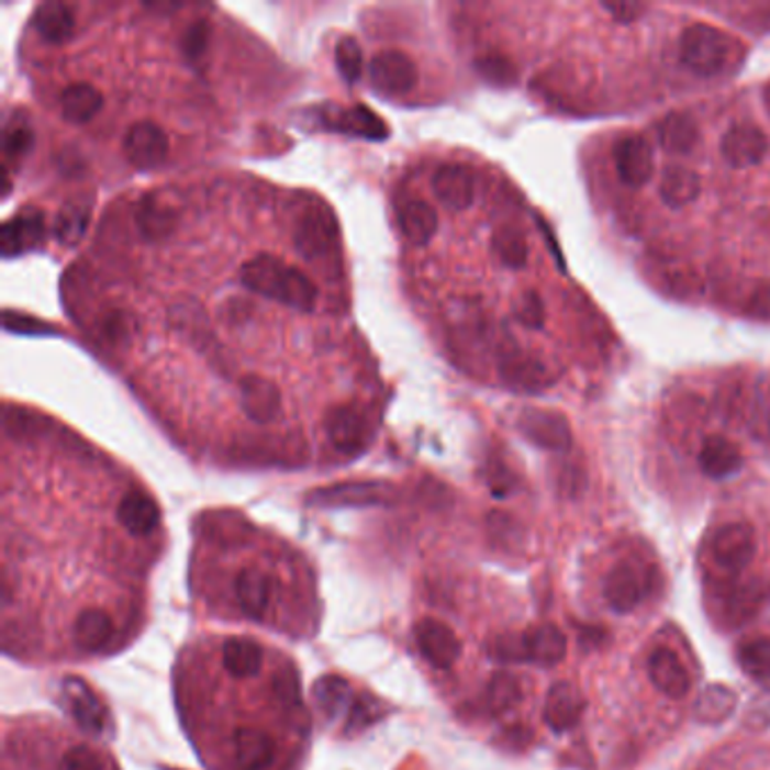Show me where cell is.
I'll return each mask as SVG.
<instances>
[{"instance_id":"obj_3","label":"cell","mask_w":770,"mask_h":770,"mask_svg":"<svg viewBox=\"0 0 770 770\" xmlns=\"http://www.w3.org/2000/svg\"><path fill=\"white\" fill-rule=\"evenodd\" d=\"M294 247L305 260H326L339 252V228L328 207L310 204L294 224Z\"/></svg>"},{"instance_id":"obj_28","label":"cell","mask_w":770,"mask_h":770,"mask_svg":"<svg viewBox=\"0 0 770 770\" xmlns=\"http://www.w3.org/2000/svg\"><path fill=\"white\" fill-rule=\"evenodd\" d=\"M701 190V177L687 166H669L660 179V199L673 211L694 204Z\"/></svg>"},{"instance_id":"obj_34","label":"cell","mask_w":770,"mask_h":770,"mask_svg":"<svg viewBox=\"0 0 770 770\" xmlns=\"http://www.w3.org/2000/svg\"><path fill=\"white\" fill-rule=\"evenodd\" d=\"M400 228L412 245L425 247L438 231V215L427 201L414 199L400 211Z\"/></svg>"},{"instance_id":"obj_38","label":"cell","mask_w":770,"mask_h":770,"mask_svg":"<svg viewBox=\"0 0 770 770\" xmlns=\"http://www.w3.org/2000/svg\"><path fill=\"white\" fill-rule=\"evenodd\" d=\"M737 660L748 676L770 680V637H750L741 641L737 648Z\"/></svg>"},{"instance_id":"obj_25","label":"cell","mask_w":770,"mask_h":770,"mask_svg":"<svg viewBox=\"0 0 770 770\" xmlns=\"http://www.w3.org/2000/svg\"><path fill=\"white\" fill-rule=\"evenodd\" d=\"M177 224H179L177 211L168 204V201L158 199L156 194L143 197V201L136 209V226L147 242H160L170 237Z\"/></svg>"},{"instance_id":"obj_19","label":"cell","mask_w":770,"mask_h":770,"mask_svg":"<svg viewBox=\"0 0 770 770\" xmlns=\"http://www.w3.org/2000/svg\"><path fill=\"white\" fill-rule=\"evenodd\" d=\"M585 701L579 694V689L570 682H556L545 701V723L554 733H570L583 716Z\"/></svg>"},{"instance_id":"obj_47","label":"cell","mask_w":770,"mask_h":770,"mask_svg":"<svg viewBox=\"0 0 770 770\" xmlns=\"http://www.w3.org/2000/svg\"><path fill=\"white\" fill-rule=\"evenodd\" d=\"M491 654L502 660V662H526V648H524V633L515 635V633H509V635H500L493 646H491Z\"/></svg>"},{"instance_id":"obj_39","label":"cell","mask_w":770,"mask_h":770,"mask_svg":"<svg viewBox=\"0 0 770 770\" xmlns=\"http://www.w3.org/2000/svg\"><path fill=\"white\" fill-rule=\"evenodd\" d=\"M522 699V687L511 673H495L486 689V705L493 714L511 712Z\"/></svg>"},{"instance_id":"obj_20","label":"cell","mask_w":770,"mask_h":770,"mask_svg":"<svg viewBox=\"0 0 770 770\" xmlns=\"http://www.w3.org/2000/svg\"><path fill=\"white\" fill-rule=\"evenodd\" d=\"M233 757L239 770H267L276 761V741L256 727H237L233 737Z\"/></svg>"},{"instance_id":"obj_23","label":"cell","mask_w":770,"mask_h":770,"mask_svg":"<svg viewBox=\"0 0 770 770\" xmlns=\"http://www.w3.org/2000/svg\"><path fill=\"white\" fill-rule=\"evenodd\" d=\"M115 515L118 522L123 524V529L132 536H149L160 520L158 504L138 489L125 493V498L118 504Z\"/></svg>"},{"instance_id":"obj_31","label":"cell","mask_w":770,"mask_h":770,"mask_svg":"<svg viewBox=\"0 0 770 770\" xmlns=\"http://www.w3.org/2000/svg\"><path fill=\"white\" fill-rule=\"evenodd\" d=\"M32 25L44 42L53 46H62L75 32V14L66 3H44L36 8L32 16Z\"/></svg>"},{"instance_id":"obj_49","label":"cell","mask_w":770,"mask_h":770,"mask_svg":"<svg viewBox=\"0 0 770 770\" xmlns=\"http://www.w3.org/2000/svg\"><path fill=\"white\" fill-rule=\"evenodd\" d=\"M378 716H380V707L373 701H369V699L355 701L350 712H348L346 733H361V729L367 727V725H371Z\"/></svg>"},{"instance_id":"obj_37","label":"cell","mask_w":770,"mask_h":770,"mask_svg":"<svg viewBox=\"0 0 770 770\" xmlns=\"http://www.w3.org/2000/svg\"><path fill=\"white\" fill-rule=\"evenodd\" d=\"M491 245L498 260L509 269H522L529 263V242H526V235L515 226H500L493 233Z\"/></svg>"},{"instance_id":"obj_32","label":"cell","mask_w":770,"mask_h":770,"mask_svg":"<svg viewBox=\"0 0 770 770\" xmlns=\"http://www.w3.org/2000/svg\"><path fill=\"white\" fill-rule=\"evenodd\" d=\"M603 596L615 613H630L641 601V583L630 567L620 565L605 577Z\"/></svg>"},{"instance_id":"obj_9","label":"cell","mask_w":770,"mask_h":770,"mask_svg":"<svg viewBox=\"0 0 770 770\" xmlns=\"http://www.w3.org/2000/svg\"><path fill=\"white\" fill-rule=\"evenodd\" d=\"M326 434L333 448L342 455H357L371 440V427L353 404H337L326 416Z\"/></svg>"},{"instance_id":"obj_22","label":"cell","mask_w":770,"mask_h":770,"mask_svg":"<svg viewBox=\"0 0 770 770\" xmlns=\"http://www.w3.org/2000/svg\"><path fill=\"white\" fill-rule=\"evenodd\" d=\"M699 466L710 479H727L741 470L744 455L739 445L725 436H710L699 453Z\"/></svg>"},{"instance_id":"obj_15","label":"cell","mask_w":770,"mask_h":770,"mask_svg":"<svg viewBox=\"0 0 770 770\" xmlns=\"http://www.w3.org/2000/svg\"><path fill=\"white\" fill-rule=\"evenodd\" d=\"M46 237V217L38 209H23L0 231V252L5 258L21 256L36 249Z\"/></svg>"},{"instance_id":"obj_5","label":"cell","mask_w":770,"mask_h":770,"mask_svg":"<svg viewBox=\"0 0 770 770\" xmlns=\"http://www.w3.org/2000/svg\"><path fill=\"white\" fill-rule=\"evenodd\" d=\"M123 147L127 160L138 170H154L164 166L170 154L168 134L154 120H138V123H134L125 134Z\"/></svg>"},{"instance_id":"obj_30","label":"cell","mask_w":770,"mask_h":770,"mask_svg":"<svg viewBox=\"0 0 770 770\" xmlns=\"http://www.w3.org/2000/svg\"><path fill=\"white\" fill-rule=\"evenodd\" d=\"M104 96L89 82H75L62 93V113L72 125H85L102 111Z\"/></svg>"},{"instance_id":"obj_7","label":"cell","mask_w":770,"mask_h":770,"mask_svg":"<svg viewBox=\"0 0 770 770\" xmlns=\"http://www.w3.org/2000/svg\"><path fill=\"white\" fill-rule=\"evenodd\" d=\"M714 562L725 572H741L755 558V532L746 522H729L716 529L712 540Z\"/></svg>"},{"instance_id":"obj_21","label":"cell","mask_w":770,"mask_h":770,"mask_svg":"<svg viewBox=\"0 0 770 770\" xmlns=\"http://www.w3.org/2000/svg\"><path fill=\"white\" fill-rule=\"evenodd\" d=\"M648 678H651V682L669 699L687 696L689 687H692L684 665L667 646L656 648L651 658H648Z\"/></svg>"},{"instance_id":"obj_11","label":"cell","mask_w":770,"mask_h":770,"mask_svg":"<svg viewBox=\"0 0 770 770\" xmlns=\"http://www.w3.org/2000/svg\"><path fill=\"white\" fill-rule=\"evenodd\" d=\"M615 168L620 179L628 188H644L656 175V156L654 147L639 134H628L617 141L615 152Z\"/></svg>"},{"instance_id":"obj_17","label":"cell","mask_w":770,"mask_h":770,"mask_svg":"<svg viewBox=\"0 0 770 770\" xmlns=\"http://www.w3.org/2000/svg\"><path fill=\"white\" fill-rule=\"evenodd\" d=\"M389 489L378 481H348L319 489L308 495V504L323 509H342V506H371L382 504L387 500Z\"/></svg>"},{"instance_id":"obj_42","label":"cell","mask_w":770,"mask_h":770,"mask_svg":"<svg viewBox=\"0 0 770 770\" xmlns=\"http://www.w3.org/2000/svg\"><path fill=\"white\" fill-rule=\"evenodd\" d=\"M513 316L520 326L529 331H540L547 321L545 303L536 290H524L513 303Z\"/></svg>"},{"instance_id":"obj_2","label":"cell","mask_w":770,"mask_h":770,"mask_svg":"<svg viewBox=\"0 0 770 770\" xmlns=\"http://www.w3.org/2000/svg\"><path fill=\"white\" fill-rule=\"evenodd\" d=\"M741 53L733 36L707 23L689 25L680 36L682 64L701 77L733 70L741 62Z\"/></svg>"},{"instance_id":"obj_33","label":"cell","mask_w":770,"mask_h":770,"mask_svg":"<svg viewBox=\"0 0 770 770\" xmlns=\"http://www.w3.org/2000/svg\"><path fill=\"white\" fill-rule=\"evenodd\" d=\"M502 378L517 391H543L551 384V378L540 361L532 357L513 355L502 361Z\"/></svg>"},{"instance_id":"obj_43","label":"cell","mask_w":770,"mask_h":770,"mask_svg":"<svg viewBox=\"0 0 770 770\" xmlns=\"http://www.w3.org/2000/svg\"><path fill=\"white\" fill-rule=\"evenodd\" d=\"M211 44V23L207 19H197L190 23L181 36V53L190 64L204 59Z\"/></svg>"},{"instance_id":"obj_44","label":"cell","mask_w":770,"mask_h":770,"mask_svg":"<svg viewBox=\"0 0 770 770\" xmlns=\"http://www.w3.org/2000/svg\"><path fill=\"white\" fill-rule=\"evenodd\" d=\"M335 64H337L339 75L346 79L348 85H355L357 79L361 77L364 55H361V48L353 36L339 38V44L335 48Z\"/></svg>"},{"instance_id":"obj_6","label":"cell","mask_w":770,"mask_h":770,"mask_svg":"<svg viewBox=\"0 0 770 770\" xmlns=\"http://www.w3.org/2000/svg\"><path fill=\"white\" fill-rule=\"evenodd\" d=\"M517 429L526 440L549 453H567L572 448V427L567 419L549 410H524L517 419Z\"/></svg>"},{"instance_id":"obj_35","label":"cell","mask_w":770,"mask_h":770,"mask_svg":"<svg viewBox=\"0 0 770 770\" xmlns=\"http://www.w3.org/2000/svg\"><path fill=\"white\" fill-rule=\"evenodd\" d=\"M735 710H737V694L725 684L705 687L694 705L696 718L705 725L723 723L725 718L735 714Z\"/></svg>"},{"instance_id":"obj_13","label":"cell","mask_w":770,"mask_h":770,"mask_svg":"<svg viewBox=\"0 0 770 770\" xmlns=\"http://www.w3.org/2000/svg\"><path fill=\"white\" fill-rule=\"evenodd\" d=\"M768 154V136L761 127L739 123L729 127L721 138V156L729 168L746 170L759 166Z\"/></svg>"},{"instance_id":"obj_36","label":"cell","mask_w":770,"mask_h":770,"mask_svg":"<svg viewBox=\"0 0 770 770\" xmlns=\"http://www.w3.org/2000/svg\"><path fill=\"white\" fill-rule=\"evenodd\" d=\"M314 703H316L319 712L328 721H335L344 712H350L353 696H350L348 682L344 678H337V676L321 678L314 684Z\"/></svg>"},{"instance_id":"obj_16","label":"cell","mask_w":770,"mask_h":770,"mask_svg":"<svg viewBox=\"0 0 770 770\" xmlns=\"http://www.w3.org/2000/svg\"><path fill=\"white\" fill-rule=\"evenodd\" d=\"M271 596H274V577L260 567H247L242 570L235 579V601L239 613L254 620L263 622L271 607Z\"/></svg>"},{"instance_id":"obj_51","label":"cell","mask_w":770,"mask_h":770,"mask_svg":"<svg viewBox=\"0 0 770 770\" xmlns=\"http://www.w3.org/2000/svg\"><path fill=\"white\" fill-rule=\"evenodd\" d=\"M274 694L276 699L288 705V707H297L301 701V689H299V678L292 673H282L274 680Z\"/></svg>"},{"instance_id":"obj_40","label":"cell","mask_w":770,"mask_h":770,"mask_svg":"<svg viewBox=\"0 0 770 770\" xmlns=\"http://www.w3.org/2000/svg\"><path fill=\"white\" fill-rule=\"evenodd\" d=\"M89 204H68L62 209V213L57 215V224H55V235L59 237V242L64 245H75V242L82 239V235L87 233L89 226Z\"/></svg>"},{"instance_id":"obj_50","label":"cell","mask_w":770,"mask_h":770,"mask_svg":"<svg viewBox=\"0 0 770 770\" xmlns=\"http://www.w3.org/2000/svg\"><path fill=\"white\" fill-rule=\"evenodd\" d=\"M601 10L611 14L617 23L630 25V23L639 21L648 10H651V5L630 3V0H622V3H601Z\"/></svg>"},{"instance_id":"obj_14","label":"cell","mask_w":770,"mask_h":770,"mask_svg":"<svg viewBox=\"0 0 770 770\" xmlns=\"http://www.w3.org/2000/svg\"><path fill=\"white\" fill-rule=\"evenodd\" d=\"M239 408L256 425H269L282 410V395L274 380L265 376H245L237 382Z\"/></svg>"},{"instance_id":"obj_4","label":"cell","mask_w":770,"mask_h":770,"mask_svg":"<svg viewBox=\"0 0 770 770\" xmlns=\"http://www.w3.org/2000/svg\"><path fill=\"white\" fill-rule=\"evenodd\" d=\"M316 123L323 130L339 132L346 136H357L367 141L389 138V127L384 120L373 113L367 104L355 107H323L316 111Z\"/></svg>"},{"instance_id":"obj_45","label":"cell","mask_w":770,"mask_h":770,"mask_svg":"<svg viewBox=\"0 0 770 770\" xmlns=\"http://www.w3.org/2000/svg\"><path fill=\"white\" fill-rule=\"evenodd\" d=\"M3 145H5V156L8 158L23 156L30 149V145H32V130H30V125L25 123V120L19 113L5 125Z\"/></svg>"},{"instance_id":"obj_1","label":"cell","mask_w":770,"mask_h":770,"mask_svg":"<svg viewBox=\"0 0 770 770\" xmlns=\"http://www.w3.org/2000/svg\"><path fill=\"white\" fill-rule=\"evenodd\" d=\"M239 280L249 292L299 312H312L319 301L314 280L271 254L249 258L239 267Z\"/></svg>"},{"instance_id":"obj_29","label":"cell","mask_w":770,"mask_h":770,"mask_svg":"<svg viewBox=\"0 0 770 770\" xmlns=\"http://www.w3.org/2000/svg\"><path fill=\"white\" fill-rule=\"evenodd\" d=\"M113 637V622L111 617L100 611V607H89L77 615L72 624V639L79 651L85 654H98L111 641Z\"/></svg>"},{"instance_id":"obj_41","label":"cell","mask_w":770,"mask_h":770,"mask_svg":"<svg viewBox=\"0 0 770 770\" xmlns=\"http://www.w3.org/2000/svg\"><path fill=\"white\" fill-rule=\"evenodd\" d=\"M475 70L481 79H486V82L493 85V87H511L515 85V79H517V68L513 66V62L504 55H481L477 62H475Z\"/></svg>"},{"instance_id":"obj_24","label":"cell","mask_w":770,"mask_h":770,"mask_svg":"<svg viewBox=\"0 0 770 770\" xmlns=\"http://www.w3.org/2000/svg\"><path fill=\"white\" fill-rule=\"evenodd\" d=\"M526 662H536L540 667H556L565 660L567 637L554 624H540L524 633Z\"/></svg>"},{"instance_id":"obj_18","label":"cell","mask_w":770,"mask_h":770,"mask_svg":"<svg viewBox=\"0 0 770 770\" xmlns=\"http://www.w3.org/2000/svg\"><path fill=\"white\" fill-rule=\"evenodd\" d=\"M432 190L445 209L466 211L475 201V175L459 164H445L432 177Z\"/></svg>"},{"instance_id":"obj_26","label":"cell","mask_w":770,"mask_h":770,"mask_svg":"<svg viewBox=\"0 0 770 770\" xmlns=\"http://www.w3.org/2000/svg\"><path fill=\"white\" fill-rule=\"evenodd\" d=\"M658 141L667 154H692L701 143V130L689 113H669L658 125Z\"/></svg>"},{"instance_id":"obj_27","label":"cell","mask_w":770,"mask_h":770,"mask_svg":"<svg viewBox=\"0 0 770 770\" xmlns=\"http://www.w3.org/2000/svg\"><path fill=\"white\" fill-rule=\"evenodd\" d=\"M263 660V646L252 637H231L222 646V665L233 678H256Z\"/></svg>"},{"instance_id":"obj_46","label":"cell","mask_w":770,"mask_h":770,"mask_svg":"<svg viewBox=\"0 0 770 770\" xmlns=\"http://www.w3.org/2000/svg\"><path fill=\"white\" fill-rule=\"evenodd\" d=\"M3 321H5V328L10 333H19V335H55V328L51 326V323L46 321H38L34 316H27V314H21V312H12V310H5L3 314Z\"/></svg>"},{"instance_id":"obj_8","label":"cell","mask_w":770,"mask_h":770,"mask_svg":"<svg viewBox=\"0 0 770 770\" xmlns=\"http://www.w3.org/2000/svg\"><path fill=\"white\" fill-rule=\"evenodd\" d=\"M369 79L378 93L404 96L419 82L416 64L400 51H382L369 64Z\"/></svg>"},{"instance_id":"obj_48","label":"cell","mask_w":770,"mask_h":770,"mask_svg":"<svg viewBox=\"0 0 770 770\" xmlns=\"http://www.w3.org/2000/svg\"><path fill=\"white\" fill-rule=\"evenodd\" d=\"M62 770H104V763L93 748L75 746L64 755Z\"/></svg>"},{"instance_id":"obj_12","label":"cell","mask_w":770,"mask_h":770,"mask_svg":"<svg viewBox=\"0 0 770 770\" xmlns=\"http://www.w3.org/2000/svg\"><path fill=\"white\" fill-rule=\"evenodd\" d=\"M62 705L72 716L79 729H85L89 735L104 733V725H107L104 705L82 678L70 676L62 682Z\"/></svg>"},{"instance_id":"obj_10","label":"cell","mask_w":770,"mask_h":770,"mask_svg":"<svg viewBox=\"0 0 770 770\" xmlns=\"http://www.w3.org/2000/svg\"><path fill=\"white\" fill-rule=\"evenodd\" d=\"M414 637L421 656L434 667V669H453V665L461 656V641L455 635V630L438 620L425 617L414 626Z\"/></svg>"}]
</instances>
